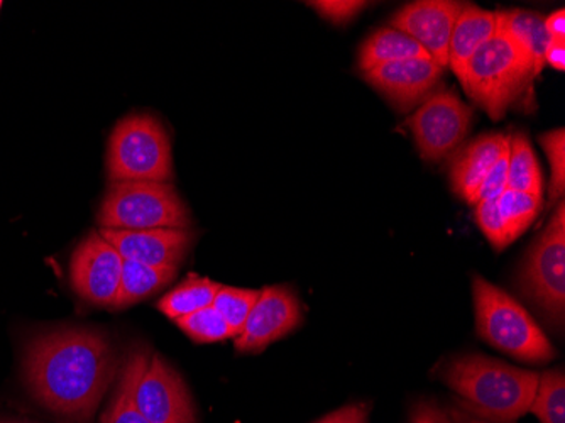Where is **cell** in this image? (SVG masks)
I'll return each mask as SVG.
<instances>
[{"label":"cell","mask_w":565,"mask_h":423,"mask_svg":"<svg viewBox=\"0 0 565 423\" xmlns=\"http://www.w3.org/2000/svg\"><path fill=\"white\" fill-rule=\"evenodd\" d=\"M533 78V65L525 51L497 33L469 60L460 85L491 119L500 120L525 94Z\"/></svg>","instance_id":"obj_4"},{"label":"cell","mask_w":565,"mask_h":423,"mask_svg":"<svg viewBox=\"0 0 565 423\" xmlns=\"http://www.w3.org/2000/svg\"><path fill=\"white\" fill-rule=\"evenodd\" d=\"M545 63L552 66V68L564 72L565 70V43L564 41H552L548 44L547 51H545Z\"/></svg>","instance_id":"obj_34"},{"label":"cell","mask_w":565,"mask_h":423,"mask_svg":"<svg viewBox=\"0 0 565 423\" xmlns=\"http://www.w3.org/2000/svg\"><path fill=\"white\" fill-rule=\"evenodd\" d=\"M497 34V12L478 6H465L454 25L449 44V66L457 81L465 78L466 66L476 51Z\"/></svg>","instance_id":"obj_16"},{"label":"cell","mask_w":565,"mask_h":423,"mask_svg":"<svg viewBox=\"0 0 565 423\" xmlns=\"http://www.w3.org/2000/svg\"><path fill=\"white\" fill-rule=\"evenodd\" d=\"M303 320L300 300L288 286H266L247 317L243 332L236 337V351L259 355L276 340L294 332Z\"/></svg>","instance_id":"obj_10"},{"label":"cell","mask_w":565,"mask_h":423,"mask_svg":"<svg viewBox=\"0 0 565 423\" xmlns=\"http://www.w3.org/2000/svg\"><path fill=\"white\" fill-rule=\"evenodd\" d=\"M504 190H508V148L504 149L490 175L486 177L484 183L481 184V189L476 195V203L481 200L498 199Z\"/></svg>","instance_id":"obj_30"},{"label":"cell","mask_w":565,"mask_h":423,"mask_svg":"<svg viewBox=\"0 0 565 423\" xmlns=\"http://www.w3.org/2000/svg\"><path fill=\"white\" fill-rule=\"evenodd\" d=\"M541 373L481 355L459 356L444 368L443 380L471 412L511 423L530 412Z\"/></svg>","instance_id":"obj_2"},{"label":"cell","mask_w":565,"mask_h":423,"mask_svg":"<svg viewBox=\"0 0 565 423\" xmlns=\"http://www.w3.org/2000/svg\"><path fill=\"white\" fill-rule=\"evenodd\" d=\"M523 294L544 311L548 322L562 329L565 315V209L558 203L523 264Z\"/></svg>","instance_id":"obj_7"},{"label":"cell","mask_w":565,"mask_h":423,"mask_svg":"<svg viewBox=\"0 0 565 423\" xmlns=\"http://www.w3.org/2000/svg\"><path fill=\"white\" fill-rule=\"evenodd\" d=\"M0 8H2V2H0Z\"/></svg>","instance_id":"obj_36"},{"label":"cell","mask_w":565,"mask_h":423,"mask_svg":"<svg viewBox=\"0 0 565 423\" xmlns=\"http://www.w3.org/2000/svg\"><path fill=\"white\" fill-rule=\"evenodd\" d=\"M530 412L541 423H565V377L562 369H551L541 374Z\"/></svg>","instance_id":"obj_24"},{"label":"cell","mask_w":565,"mask_h":423,"mask_svg":"<svg viewBox=\"0 0 565 423\" xmlns=\"http://www.w3.org/2000/svg\"><path fill=\"white\" fill-rule=\"evenodd\" d=\"M107 178L116 181L173 180L171 141L163 124L151 114L120 119L107 142Z\"/></svg>","instance_id":"obj_6"},{"label":"cell","mask_w":565,"mask_h":423,"mask_svg":"<svg viewBox=\"0 0 565 423\" xmlns=\"http://www.w3.org/2000/svg\"><path fill=\"white\" fill-rule=\"evenodd\" d=\"M409 423H452L443 409L435 402L422 400L409 412Z\"/></svg>","instance_id":"obj_32"},{"label":"cell","mask_w":565,"mask_h":423,"mask_svg":"<svg viewBox=\"0 0 565 423\" xmlns=\"http://www.w3.org/2000/svg\"><path fill=\"white\" fill-rule=\"evenodd\" d=\"M148 361L149 352L146 349H135L127 356L113 402L102 415V423H149L135 405L136 387Z\"/></svg>","instance_id":"obj_19"},{"label":"cell","mask_w":565,"mask_h":423,"mask_svg":"<svg viewBox=\"0 0 565 423\" xmlns=\"http://www.w3.org/2000/svg\"><path fill=\"white\" fill-rule=\"evenodd\" d=\"M135 405L149 423H196L185 381L161 356H149L136 387Z\"/></svg>","instance_id":"obj_11"},{"label":"cell","mask_w":565,"mask_h":423,"mask_svg":"<svg viewBox=\"0 0 565 423\" xmlns=\"http://www.w3.org/2000/svg\"><path fill=\"white\" fill-rule=\"evenodd\" d=\"M476 329L493 348L523 362L544 364L557 356L525 307L493 283L472 276Z\"/></svg>","instance_id":"obj_3"},{"label":"cell","mask_w":565,"mask_h":423,"mask_svg":"<svg viewBox=\"0 0 565 423\" xmlns=\"http://www.w3.org/2000/svg\"><path fill=\"white\" fill-rule=\"evenodd\" d=\"M542 197L530 193L504 190L498 199L501 224H503L504 240L508 246L515 243L520 235L525 234L526 229L533 224L541 212Z\"/></svg>","instance_id":"obj_23"},{"label":"cell","mask_w":565,"mask_h":423,"mask_svg":"<svg viewBox=\"0 0 565 423\" xmlns=\"http://www.w3.org/2000/svg\"><path fill=\"white\" fill-rule=\"evenodd\" d=\"M100 229H190L189 207L170 181H116L98 209Z\"/></svg>","instance_id":"obj_5"},{"label":"cell","mask_w":565,"mask_h":423,"mask_svg":"<svg viewBox=\"0 0 565 423\" xmlns=\"http://www.w3.org/2000/svg\"><path fill=\"white\" fill-rule=\"evenodd\" d=\"M498 199L481 200V202L476 203V221H478L482 234L486 235V240L490 241L491 246L497 251H503L507 250L508 244L504 240L500 210H498Z\"/></svg>","instance_id":"obj_28"},{"label":"cell","mask_w":565,"mask_h":423,"mask_svg":"<svg viewBox=\"0 0 565 423\" xmlns=\"http://www.w3.org/2000/svg\"><path fill=\"white\" fill-rule=\"evenodd\" d=\"M431 60L427 51L395 28H383L364 41L359 51V70L363 73L403 60Z\"/></svg>","instance_id":"obj_18"},{"label":"cell","mask_w":565,"mask_h":423,"mask_svg":"<svg viewBox=\"0 0 565 423\" xmlns=\"http://www.w3.org/2000/svg\"><path fill=\"white\" fill-rule=\"evenodd\" d=\"M174 324L196 343L222 342V340L233 337L231 327L227 326L214 305L174 320Z\"/></svg>","instance_id":"obj_26"},{"label":"cell","mask_w":565,"mask_h":423,"mask_svg":"<svg viewBox=\"0 0 565 423\" xmlns=\"http://www.w3.org/2000/svg\"><path fill=\"white\" fill-rule=\"evenodd\" d=\"M541 145L547 152L548 165H551L548 197H551V203H555L565 193V130L562 127L548 130L542 136Z\"/></svg>","instance_id":"obj_27"},{"label":"cell","mask_w":565,"mask_h":423,"mask_svg":"<svg viewBox=\"0 0 565 423\" xmlns=\"http://www.w3.org/2000/svg\"><path fill=\"white\" fill-rule=\"evenodd\" d=\"M545 31H547L548 38L552 41H564L565 43V11L558 9V11L552 12L547 19H544Z\"/></svg>","instance_id":"obj_33"},{"label":"cell","mask_w":565,"mask_h":423,"mask_svg":"<svg viewBox=\"0 0 565 423\" xmlns=\"http://www.w3.org/2000/svg\"><path fill=\"white\" fill-rule=\"evenodd\" d=\"M508 190L544 195V175L523 133L508 138Z\"/></svg>","instance_id":"obj_21"},{"label":"cell","mask_w":565,"mask_h":423,"mask_svg":"<svg viewBox=\"0 0 565 423\" xmlns=\"http://www.w3.org/2000/svg\"><path fill=\"white\" fill-rule=\"evenodd\" d=\"M471 423H482V422H471Z\"/></svg>","instance_id":"obj_37"},{"label":"cell","mask_w":565,"mask_h":423,"mask_svg":"<svg viewBox=\"0 0 565 423\" xmlns=\"http://www.w3.org/2000/svg\"><path fill=\"white\" fill-rule=\"evenodd\" d=\"M25 384L50 412L88 422L117 374L106 336L92 329H60L34 337L24 352Z\"/></svg>","instance_id":"obj_1"},{"label":"cell","mask_w":565,"mask_h":423,"mask_svg":"<svg viewBox=\"0 0 565 423\" xmlns=\"http://www.w3.org/2000/svg\"><path fill=\"white\" fill-rule=\"evenodd\" d=\"M98 232L116 247L124 261H136L157 268H178L195 240L190 229H98Z\"/></svg>","instance_id":"obj_13"},{"label":"cell","mask_w":565,"mask_h":423,"mask_svg":"<svg viewBox=\"0 0 565 423\" xmlns=\"http://www.w3.org/2000/svg\"><path fill=\"white\" fill-rule=\"evenodd\" d=\"M444 68L434 60H403L364 73L367 84L388 98L398 113L406 114L424 102L443 78Z\"/></svg>","instance_id":"obj_14"},{"label":"cell","mask_w":565,"mask_h":423,"mask_svg":"<svg viewBox=\"0 0 565 423\" xmlns=\"http://www.w3.org/2000/svg\"><path fill=\"white\" fill-rule=\"evenodd\" d=\"M0 423H15V422H0Z\"/></svg>","instance_id":"obj_35"},{"label":"cell","mask_w":565,"mask_h":423,"mask_svg":"<svg viewBox=\"0 0 565 423\" xmlns=\"http://www.w3.org/2000/svg\"><path fill=\"white\" fill-rule=\"evenodd\" d=\"M367 415H370V406L366 403H352L322 416L316 423H367Z\"/></svg>","instance_id":"obj_31"},{"label":"cell","mask_w":565,"mask_h":423,"mask_svg":"<svg viewBox=\"0 0 565 423\" xmlns=\"http://www.w3.org/2000/svg\"><path fill=\"white\" fill-rule=\"evenodd\" d=\"M177 273L178 268H157V266H148L136 261H124L122 278H120L114 308L131 307L158 294L160 289L173 282Z\"/></svg>","instance_id":"obj_20"},{"label":"cell","mask_w":565,"mask_h":423,"mask_svg":"<svg viewBox=\"0 0 565 423\" xmlns=\"http://www.w3.org/2000/svg\"><path fill=\"white\" fill-rule=\"evenodd\" d=\"M313 9L319 12L322 18L335 22V24H344V22L354 19L359 12L366 8V2L359 0H320V2H310Z\"/></svg>","instance_id":"obj_29"},{"label":"cell","mask_w":565,"mask_h":423,"mask_svg":"<svg viewBox=\"0 0 565 423\" xmlns=\"http://www.w3.org/2000/svg\"><path fill=\"white\" fill-rule=\"evenodd\" d=\"M221 286L203 276L190 275L158 302V310L167 315L168 319H182L202 308L211 307Z\"/></svg>","instance_id":"obj_22"},{"label":"cell","mask_w":565,"mask_h":423,"mask_svg":"<svg viewBox=\"0 0 565 423\" xmlns=\"http://www.w3.org/2000/svg\"><path fill=\"white\" fill-rule=\"evenodd\" d=\"M472 117L471 107L456 92L435 88L406 119V127L412 130L422 158L439 163L465 142Z\"/></svg>","instance_id":"obj_8"},{"label":"cell","mask_w":565,"mask_h":423,"mask_svg":"<svg viewBox=\"0 0 565 423\" xmlns=\"http://www.w3.org/2000/svg\"><path fill=\"white\" fill-rule=\"evenodd\" d=\"M507 148L508 136L491 133L457 151L450 163V184L456 195L475 205L481 184Z\"/></svg>","instance_id":"obj_15"},{"label":"cell","mask_w":565,"mask_h":423,"mask_svg":"<svg viewBox=\"0 0 565 423\" xmlns=\"http://www.w3.org/2000/svg\"><path fill=\"white\" fill-rule=\"evenodd\" d=\"M497 33L510 38L519 44L533 65V76L542 73L545 66V51L552 43L545 31L544 18L530 11H498Z\"/></svg>","instance_id":"obj_17"},{"label":"cell","mask_w":565,"mask_h":423,"mask_svg":"<svg viewBox=\"0 0 565 423\" xmlns=\"http://www.w3.org/2000/svg\"><path fill=\"white\" fill-rule=\"evenodd\" d=\"M259 289L236 288V286H221L214 298V307L224 317L231 327L234 339L243 332L247 317L258 300Z\"/></svg>","instance_id":"obj_25"},{"label":"cell","mask_w":565,"mask_h":423,"mask_svg":"<svg viewBox=\"0 0 565 423\" xmlns=\"http://www.w3.org/2000/svg\"><path fill=\"white\" fill-rule=\"evenodd\" d=\"M124 260L109 241L94 231L73 251L70 261V282L73 289L88 304L114 307Z\"/></svg>","instance_id":"obj_9"},{"label":"cell","mask_w":565,"mask_h":423,"mask_svg":"<svg viewBox=\"0 0 565 423\" xmlns=\"http://www.w3.org/2000/svg\"><path fill=\"white\" fill-rule=\"evenodd\" d=\"M466 4L454 0H420L399 9L390 28L417 41L437 65L449 66V44L454 25Z\"/></svg>","instance_id":"obj_12"}]
</instances>
